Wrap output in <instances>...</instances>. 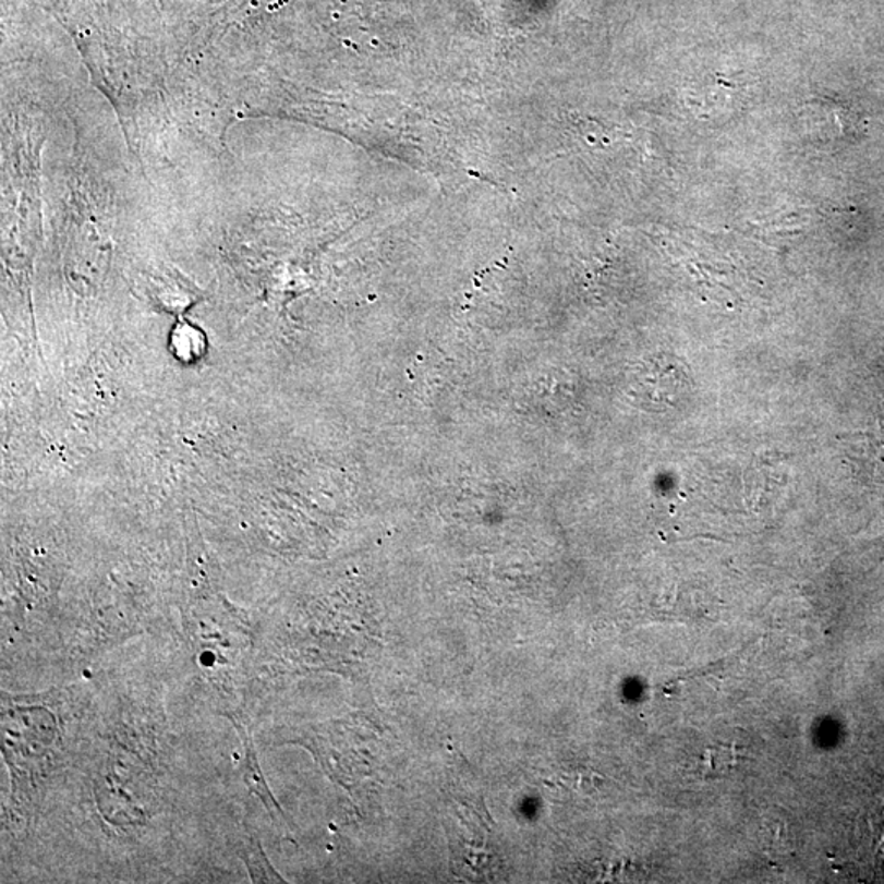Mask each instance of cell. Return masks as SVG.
Instances as JSON below:
<instances>
[{
	"mask_svg": "<svg viewBox=\"0 0 884 884\" xmlns=\"http://www.w3.org/2000/svg\"><path fill=\"white\" fill-rule=\"evenodd\" d=\"M243 860L246 861L247 868H250L253 881H257V883H267V881L280 883V881H283L280 874L270 867L267 858L264 857L263 848H261L259 840L254 837V834L247 832L243 837Z\"/></svg>",
	"mask_w": 884,
	"mask_h": 884,
	"instance_id": "cell-2",
	"label": "cell"
},
{
	"mask_svg": "<svg viewBox=\"0 0 884 884\" xmlns=\"http://www.w3.org/2000/svg\"><path fill=\"white\" fill-rule=\"evenodd\" d=\"M763 840L772 853L778 855L789 853L795 844L786 819L775 818V815H770L768 821L763 824Z\"/></svg>",
	"mask_w": 884,
	"mask_h": 884,
	"instance_id": "cell-3",
	"label": "cell"
},
{
	"mask_svg": "<svg viewBox=\"0 0 884 884\" xmlns=\"http://www.w3.org/2000/svg\"><path fill=\"white\" fill-rule=\"evenodd\" d=\"M736 763L737 752L730 746L713 747L704 753L703 766L706 775H726L736 766Z\"/></svg>",
	"mask_w": 884,
	"mask_h": 884,
	"instance_id": "cell-4",
	"label": "cell"
},
{
	"mask_svg": "<svg viewBox=\"0 0 884 884\" xmlns=\"http://www.w3.org/2000/svg\"><path fill=\"white\" fill-rule=\"evenodd\" d=\"M238 730H241V732L244 734V743H246L244 783H246L250 791L253 792V795H256L257 798L263 801V804L266 806L267 811H269L270 815H273L274 822H277V824H280V822H287L286 814H283L280 806L277 804L276 798H274L269 786H267L266 778H264L263 770H261L259 762H257V753L256 750H254L253 740H251V737L247 736V732L243 729V727L238 726Z\"/></svg>",
	"mask_w": 884,
	"mask_h": 884,
	"instance_id": "cell-1",
	"label": "cell"
}]
</instances>
